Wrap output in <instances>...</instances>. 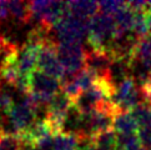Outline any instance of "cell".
Returning a JSON list of instances; mask_svg holds the SVG:
<instances>
[{"label":"cell","instance_id":"6da1fadb","mask_svg":"<svg viewBox=\"0 0 151 150\" xmlns=\"http://www.w3.org/2000/svg\"><path fill=\"white\" fill-rule=\"evenodd\" d=\"M116 38V24L112 15L98 13L90 20L88 43L93 50L107 51Z\"/></svg>","mask_w":151,"mask_h":150},{"label":"cell","instance_id":"7a4b0ae2","mask_svg":"<svg viewBox=\"0 0 151 150\" xmlns=\"http://www.w3.org/2000/svg\"><path fill=\"white\" fill-rule=\"evenodd\" d=\"M90 20L79 18L70 13L69 9H66L64 17L52 26L51 33H54L58 43L81 44L85 38H88Z\"/></svg>","mask_w":151,"mask_h":150},{"label":"cell","instance_id":"3957f363","mask_svg":"<svg viewBox=\"0 0 151 150\" xmlns=\"http://www.w3.org/2000/svg\"><path fill=\"white\" fill-rule=\"evenodd\" d=\"M61 93V81L40 70H34L28 76V93L40 106H47ZM25 95V94H24Z\"/></svg>","mask_w":151,"mask_h":150},{"label":"cell","instance_id":"277c9868","mask_svg":"<svg viewBox=\"0 0 151 150\" xmlns=\"http://www.w3.org/2000/svg\"><path fill=\"white\" fill-rule=\"evenodd\" d=\"M39 108L40 105L29 94L24 95V100L21 103L13 106L6 118L10 121L14 135L20 136L35 124Z\"/></svg>","mask_w":151,"mask_h":150},{"label":"cell","instance_id":"5b68a950","mask_svg":"<svg viewBox=\"0 0 151 150\" xmlns=\"http://www.w3.org/2000/svg\"><path fill=\"white\" fill-rule=\"evenodd\" d=\"M59 61L65 70V80L74 78L86 66V49L83 44H65L56 43ZM64 80V81H65Z\"/></svg>","mask_w":151,"mask_h":150},{"label":"cell","instance_id":"8992f818","mask_svg":"<svg viewBox=\"0 0 151 150\" xmlns=\"http://www.w3.org/2000/svg\"><path fill=\"white\" fill-rule=\"evenodd\" d=\"M37 70L50 75V76L58 79L61 83L65 80L66 74L60 61H59L56 53V43L50 38L45 39L41 45L39 59H37Z\"/></svg>","mask_w":151,"mask_h":150},{"label":"cell","instance_id":"52a82bcc","mask_svg":"<svg viewBox=\"0 0 151 150\" xmlns=\"http://www.w3.org/2000/svg\"><path fill=\"white\" fill-rule=\"evenodd\" d=\"M112 129L116 134H136L139 130V124L131 111L119 110L114 118Z\"/></svg>","mask_w":151,"mask_h":150},{"label":"cell","instance_id":"ba28073f","mask_svg":"<svg viewBox=\"0 0 151 150\" xmlns=\"http://www.w3.org/2000/svg\"><path fill=\"white\" fill-rule=\"evenodd\" d=\"M69 12L83 19H93L99 12L96 1H68Z\"/></svg>","mask_w":151,"mask_h":150},{"label":"cell","instance_id":"9c48e42d","mask_svg":"<svg viewBox=\"0 0 151 150\" xmlns=\"http://www.w3.org/2000/svg\"><path fill=\"white\" fill-rule=\"evenodd\" d=\"M134 61L151 70V34L137 43L134 51L132 63Z\"/></svg>","mask_w":151,"mask_h":150},{"label":"cell","instance_id":"30bf717a","mask_svg":"<svg viewBox=\"0 0 151 150\" xmlns=\"http://www.w3.org/2000/svg\"><path fill=\"white\" fill-rule=\"evenodd\" d=\"M9 10L10 17L19 24H26L31 20L30 1H9Z\"/></svg>","mask_w":151,"mask_h":150},{"label":"cell","instance_id":"8fae6325","mask_svg":"<svg viewBox=\"0 0 151 150\" xmlns=\"http://www.w3.org/2000/svg\"><path fill=\"white\" fill-rule=\"evenodd\" d=\"M80 139L73 133L63 131L54 135L52 150H79Z\"/></svg>","mask_w":151,"mask_h":150},{"label":"cell","instance_id":"7c38bea8","mask_svg":"<svg viewBox=\"0 0 151 150\" xmlns=\"http://www.w3.org/2000/svg\"><path fill=\"white\" fill-rule=\"evenodd\" d=\"M98 150H117V135L114 129L101 133L89 141Z\"/></svg>","mask_w":151,"mask_h":150},{"label":"cell","instance_id":"4fadbf2b","mask_svg":"<svg viewBox=\"0 0 151 150\" xmlns=\"http://www.w3.org/2000/svg\"><path fill=\"white\" fill-rule=\"evenodd\" d=\"M132 34L139 41L144 40L145 38L150 35L146 12H135V24H134Z\"/></svg>","mask_w":151,"mask_h":150},{"label":"cell","instance_id":"5bb4252c","mask_svg":"<svg viewBox=\"0 0 151 150\" xmlns=\"http://www.w3.org/2000/svg\"><path fill=\"white\" fill-rule=\"evenodd\" d=\"M24 144L21 139L14 134L0 135V150H23Z\"/></svg>","mask_w":151,"mask_h":150},{"label":"cell","instance_id":"9a60e30c","mask_svg":"<svg viewBox=\"0 0 151 150\" xmlns=\"http://www.w3.org/2000/svg\"><path fill=\"white\" fill-rule=\"evenodd\" d=\"M131 112L137 121L139 128L140 126H151V106L145 105V104H140L137 108H135Z\"/></svg>","mask_w":151,"mask_h":150},{"label":"cell","instance_id":"2e32d148","mask_svg":"<svg viewBox=\"0 0 151 150\" xmlns=\"http://www.w3.org/2000/svg\"><path fill=\"white\" fill-rule=\"evenodd\" d=\"M99 4V12L107 15H114L126 5V1H115V0H107V1H100Z\"/></svg>","mask_w":151,"mask_h":150},{"label":"cell","instance_id":"e0dca14e","mask_svg":"<svg viewBox=\"0 0 151 150\" xmlns=\"http://www.w3.org/2000/svg\"><path fill=\"white\" fill-rule=\"evenodd\" d=\"M137 136L141 145L146 150H151V126H140Z\"/></svg>","mask_w":151,"mask_h":150},{"label":"cell","instance_id":"ac0fdd59","mask_svg":"<svg viewBox=\"0 0 151 150\" xmlns=\"http://www.w3.org/2000/svg\"><path fill=\"white\" fill-rule=\"evenodd\" d=\"M10 17L9 1H0V21H5Z\"/></svg>","mask_w":151,"mask_h":150},{"label":"cell","instance_id":"d6986e66","mask_svg":"<svg viewBox=\"0 0 151 150\" xmlns=\"http://www.w3.org/2000/svg\"><path fill=\"white\" fill-rule=\"evenodd\" d=\"M81 150H98L95 146H94V144H91V143H86L85 144V146L81 148Z\"/></svg>","mask_w":151,"mask_h":150},{"label":"cell","instance_id":"ffe728a7","mask_svg":"<svg viewBox=\"0 0 151 150\" xmlns=\"http://www.w3.org/2000/svg\"><path fill=\"white\" fill-rule=\"evenodd\" d=\"M146 17H147V24H149V29L151 34V12H146Z\"/></svg>","mask_w":151,"mask_h":150}]
</instances>
